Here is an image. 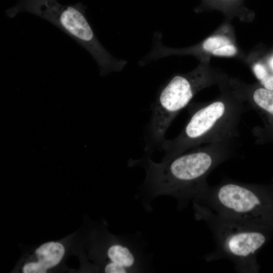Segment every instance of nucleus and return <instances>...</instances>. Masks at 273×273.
<instances>
[{"mask_svg":"<svg viewBox=\"0 0 273 273\" xmlns=\"http://www.w3.org/2000/svg\"><path fill=\"white\" fill-rule=\"evenodd\" d=\"M231 44L230 40L227 37L214 36L206 39L202 43V47L204 51L212 53L218 48Z\"/></svg>","mask_w":273,"mask_h":273,"instance_id":"nucleus-9","label":"nucleus"},{"mask_svg":"<svg viewBox=\"0 0 273 273\" xmlns=\"http://www.w3.org/2000/svg\"><path fill=\"white\" fill-rule=\"evenodd\" d=\"M189 108L190 118L181 131L161 145L162 160L205 144L236 140L241 117L248 107L239 100L222 98Z\"/></svg>","mask_w":273,"mask_h":273,"instance_id":"nucleus-2","label":"nucleus"},{"mask_svg":"<svg viewBox=\"0 0 273 273\" xmlns=\"http://www.w3.org/2000/svg\"><path fill=\"white\" fill-rule=\"evenodd\" d=\"M236 140L198 146L159 163L150 155L130 159L129 166L140 165L146 171L141 186V199L149 209V203L161 196L175 198L180 208L197 198L208 186L207 177L220 164L232 157Z\"/></svg>","mask_w":273,"mask_h":273,"instance_id":"nucleus-1","label":"nucleus"},{"mask_svg":"<svg viewBox=\"0 0 273 273\" xmlns=\"http://www.w3.org/2000/svg\"><path fill=\"white\" fill-rule=\"evenodd\" d=\"M192 202L221 216L273 225V193L258 186L225 179L208 185Z\"/></svg>","mask_w":273,"mask_h":273,"instance_id":"nucleus-5","label":"nucleus"},{"mask_svg":"<svg viewBox=\"0 0 273 273\" xmlns=\"http://www.w3.org/2000/svg\"><path fill=\"white\" fill-rule=\"evenodd\" d=\"M205 83L203 74L197 71L174 75L161 86L152 105L146 135V154L151 155L155 149H160L172 121Z\"/></svg>","mask_w":273,"mask_h":273,"instance_id":"nucleus-6","label":"nucleus"},{"mask_svg":"<svg viewBox=\"0 0 273 273\" xmlns=\"http://www.w3.org/2000/svg\"><path fill=\"white\" fill-rule=\"evenodd\" d=\"M253 71L257 78L261 81L268 76L265 68L260 63L256 64L254 66Z\"/></svg>","mask_w":273,"mask_h":273,"instance_id":"nucleus-12","label":"nucleus"},{"mask_svg":"<svg viewBox=\"0 0 273 273\" xmlns=\"http://www.w3.org/2000/svg\"><path fill=\"white\" fill-rule=\"evenodd\" d=\"M261 81L265 88L273 90V76H267Z\"/></svg>","mask_w":273,"mask_h":273,"instance_id":"nucleus-13","label":"nucleus"},{"mask_svg":"<svg viewBox=\"0 0 273 273\" xmlns=\"http://www.w3.org/2000/svg\"><path fill=\"white\" fill-rule=\"evenodd\" d=\"M38 261L47 270L57 265L62 259L65 248L58 242H49L41 245L36 251Z\"/></svg>","mask_w":273,"mask_h":273,"instance_id":"nucleus-7","label":"nucleus"},{"mask_svg":"<svg viewBox=\"0 0 273 273\" xmlns=\"http://www.w3.org/2000/svg\"><path fill=\"white\" fill-rule=\"evenodd\" d=\"M269 65H270V66L271 68L273 70V57L270 59V62H269Z\"/></svg>","mask_w":273,"mask_h":273,"instance_id":"nucleus-14","label":"nucleus"},{"mask_svg":"<svg viewBox=\"0 0 273 273\" xmlns=\"http://www.w3.org/2000/svg\"><path fill=\"white\" fill-rule=\"evenodd\" d=\"M252 100L255 108L273 116V90L258 88L253 92Z\"/></svg>","mask_w":273,"mask_h":273,"instance_id":"nucleus-8","label":"nucleus"},{"mask_svg":"<svg viewBox=\"0 0 273 273\" xmlns=\"http://www.w3.org/2000/svg\"><path fill=\"white\" fill-rule=\"evenodd\" d=\"M193 206L195 218L206 222L216 243L215 250L205 259L226 258L238 272H257L256 255L268 238V226L221 216L196 204Z\"/></svg>","mask_w":273,"mask_h":273,"instance_id":"nucleus-4","label":"nucleus"},{"mask_svg":"<svg viewBox=\"0 0 273 273\" xmlns=\"http://www.w3.org/2000/svg\"><path fill=\"white\" fill-rule=\"evenodd\" d=\"M81 3L62 5L57 0H19L7 10L12 18L22 12L34 14L50 22L73 39L96 61L101 75L120 72L127 61L112 55L101 44L88 21Z\"/></svg>","mask_w":273,"mask_h":273,"instance_id":"nucleus-3","label":"nucleus"},{"mask_svg":"<svg viewBox=\"0 0 273 273\" xmlns=\"http://www.w3.org/2000/svg\"><path fill=\"white\" fill-rule=\"evenodd\" d=\"M237 53L236 47L232 44H228L218 48L212 52L215 56H232Z\"/></svg>","mask_w":273,"mask_h":273,"instance_id":"nucleus-11","label":"nucleus"},{"mask_svg":"<svg viewBox=\"0 0 273 273\" xmlns=\"http://www.w3.org/2000/svg\"><path fill=\"white\" fill-rule=\"evenodd\" d=\"M47 269L38 261L25 264L23 267L24 273H45Z\"/></svg>","mask_w":273,"mask_h":273,"instance_id":"nucleus-10","label":"nucleus"}]
</instances>
